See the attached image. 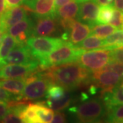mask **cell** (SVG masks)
<instances>
[{
  "label": "cell",
  "instance_id": "obj_1",
  "mask_svg": "<svg viewBox=\"0 0 123 123\" xmlns=\"http://www.w3.org/2000/svg\"><path fill=\"white\" fill-rule=\"evenodd\" d=\"M54 83L66 89H73L87 81L90 77V70L79 63L70 62L51 68L47 73Z\"/></svg>",
  "mask_w": 123,
  "mask_h": 123
},
{
  "label": "cell",
  "instance_id": "obj_2",
  "mask_svg": "<svg viewBox=\"0 0 123 123\" xmlns=\"http://www.w3.org/2000/svg\"><path fill=\"white\" fill-rule=\"evenodd\" d=\"M85 50L71 43H64L47 56L40 59L39 65L43 68L77 61Z\"/></svg>",
  "mask_w": 123,
  "mask_h": 123
},
{
  "label": "cell",
  "instance_id": "obj_3",
  "mask_svg": "<svg viewBox=\"0 0 123 123\" xmlns=\"http://www.w3.org/2000/svg\"><path fill=\"white\" fill-rule=\"evenodd\" d=\"M107 107L100 98H90L77 107L70 109L75 112L77 119L81 123H96L101 120L107 113Z\"/></svg>",
  "mask_w": 123,
  "mask_h": 123
},
{
  "label": "cell",
  "instance_id": "obj_4",
  "mask_svg": "<svg viewBox=\"0 0 123 123\" xmlns=\"http://www.w3.org/2000/svg\"><path fill=\"white\" fill-rule=\"evenodd\" d=\"M64 43V40L49 36H31L26 44L31 55L38 61L47 56Z\"/></svg>",
  "mask_w": 123,
  "mask_h": 123
},
{
  "label": "cell",
  "instance_id": "obj_5",
  "mask_svg": "<svg viewBox=\"0 0 123 123\" xmlns=\"http://www.w3.org/2000/svg\"><path fill=\"white\" fill-rule=\"evenodd\" d=\"M111 50L96 49L89 51L80 54L77 60L79 64L90 71L95 72L102 70L111 61Z\"/></svg>",
  "mask_w": 123,
  "mask_h": 123
},
{
  "label": "cell",
  "instance_id": "obj_6",
  "mask_svg": "<svg viewBox=\"0 0 123 123\" xmlns=\"http://www.w3.org/2000/svg\"><path fill=\"white\" fill-rule=\"evenodd\" d=\"M51 85V80L48 77H28L23 91L22 98L26 100L41 98L46 96L47 90Z\"/></svg>",
  "mask_w": 123,
  "mask_h": 123
},
{
  "label": "cell",
  "instance_id": "obj_7",
  "mask_svg": "<svg viewBox=\"0 0 123 123\" xmlns=\"http://www.w3.org/2000/svg\"><path fill=\"white\" fill-rule=\"evenodd\" d=\"M46 105L55 111H60L70 105L71 95L67 89L60 85H51L46 94Z\"/></svg>",
  "mask_w": 123,
  "mask_h": 123
},
{
  "label": "cell",
  "instance_id": "obj_8",
  "mask_svg": "<svg viewBox=\"0 0 123 123\" xmlns=\"http://www.w3.org/2000/svg\"><path fill=\"white\" fill-rule=\"evenodd\" d=\"M39 66L38 60L23 64H5L0 66V79L25 78L34 73Z\"/></svg>",
  "mask_w": 123,
  "mask_h": 123
},
{
  "label": "cell",
  "instance_id": "obj_9",
  "mask_svg": "<svg viewBox=\"0 0 123 123\" xmlns=\"http://www.w3.org/2000/svg\"><path fill=\"white\" fill-rule=\"evenodd\" d=\"M27 44H18L8 54L6 57L0 60V66L5 64H23L34 61Z\"/></svg>",
  "mask_w": 123,
  "mask_h": 123
},
{
  "label": "cell",
  "instance_id": "obj_10",
  "mask_svg": "<svg viewBox=\"0 0 123 123\" xmlns=\"http://www.w3.org/2000/svg\"><path fill=\"white\" fill-rule=\"evenodd\" d=\"M91 77L97 85L104 88L105 91L111 90L123 82V77L111 70H100L95 71Z\"/></svg>",
  "mask_w": 123,
  "mask_h": 123
},
{
  "label": "cell",
  "instance_id": "obj_11",
  "mask_svg": "<svg viewBox=\"0 0 123 123\" xmlns=\"http://www.w3.org/2000/svg\"><path fill=\"white\" fill-rule=\"evenodd\" d=\"M34 24V21L27 16L24 19L9 27L7 31L15 39L17 44H25L27 40L31 36Z\"/></svg>",
  "mask_w": 123,
  "mask_h": 123
},
{
  "label": "cell",
  "instance_id": "obj_12",
  "mask_svg": "<svg viewBox=\"0 0 123 123\" xmlns=\"http://www.w3.org/2000/svg\"><path fill=\"white\" fill-rule=\"evenodd\" d=\"M99 5L95 0H88L82 2L79 6L77 20L84 23L92 27L97 23V18L99 12Z\"/></svg>",
  "mask_w": 123,
  "mask_h": 123
},
{
  "label": "cell",
  "instance_id": "obj_13",
  "mask_svg": "<svg viewBox=\"0 0 123 123\" xmlns=\"http://www.w3.org/2000/svg\"><path fill=\"white\" fill-rule=\"evenodd\" d=\"M57 30L55 16L37 17L31 31V36H49Z\"/></svg>",
  "mask_w": 123,
  "mask_h": 123
},
{
  "label": "cell",
  "instance_id": "obj_14",
  "mask_svg": "<svg viewBox=\"0 0 123 123\" xmlns=\"http://www.w3.org/2000/svg\"><path fill=\"white\" fill-rule=\"evenodd\" d=\"M24 5L37 17L55 16V0H26Z\"/></svg>",
  "mask_w": 123,
  "mask_h": 123
},
{
  "label": "cell",
  "instance_id": "obj_15",
  "mask_svg": "<svg viewBox=\"0 0 123 123\" xmlns=\"http://www.w3.org/2000/svg\"><path fill=\"white\" fill-rule=\"evenodd\" d=\"M27 10L25 6H20L7 9L0 17V25L7 31L9 27L26 17Z\"/></svg>",
  "mask_w": 123,
  "mask_h": 123
},
{
  "label": "cell",
  "instance_id": "obj_16",
  "mask_svg": "<svg viewBox=\"0 0 123 123\" xmlns=\"http://www.w3.org/2000/svg\"><path fill=\"white\" fill-rule=\"evenodd\" d=\"M70 30L69 39L73 44H79L91 34V27L86 23L75 21V19L71 22L67 30Z\"/></svg>",
  "mask_w": 123,
  "mask_h": 123
},
{
  "label": "cell",
  "instance_id": "obj_17",
  "mask_svg": "<svg viewBox=\"0 0 123 123\" xmlns=\"http://www.w3.org/2000/svg\"><path fill=\"white\" fill-rule=\"evenodd\" d=\"M79 10V2L75 0H71L61 7L55 9V15H57L61 21H68L77 18Z\"/></svg>",
  "mask_w": 123,
  "mask_h": 123
},
{
  "label": "cell",
  "instance_id": "obj_18",
  "mask_svg": "<svg viewBox=\"0 0 123 123\" xmlns=\"http://www.w3.org/2000/svg\"><path fill=\"white\" fill-rule=\"evenodd\" d=\"M103 101L106 107L119 104H123V82L111 90L103 92Z\"/></svg>",
  "mask_w": 123,
  "mask_h": 123
},
{
  "label": "cell",
  "instance_id": "obj_19",
  "mask_svg": "<svg viewBox=\"0 0 123 123\" xmlns=\"http://www.w3.org/2000/svg\"><path fill=\"white\" fill-rule=\"evenodd\" d=\"M25 84L26 79L25 78L3 79V80H0V87L17 95L22 94Z\"/></svg>",
  "mask_w": 123,
  "mask_h": 123
},
{
  "label": "cell",
  "instance_id": "obj_20",
  "mask_svg": "<svg viewBox=\"0 0 123 123\" xmlns=\"http://www.w3.org/2000/svg\"><path fill=\"white\" fill-rule=\"evenodd\" d=\"M104 49L114 50L116 49L121 48L123 47V30L115 31L111 34L105 38Z\"/></svg>",
  "mask_w": 123,
  "mask_h": 123
},
{
  "label": "cell",
  "instance_id": "obj_21",
  "mask_svg": "<svg viewBox=\"0 0 123 123\" xmlns=\"http://www.w3.org/2000/svg\"><path fill=\"white\" fill-rule=\"evenodd\" d=\"M78 47L84 50H94L97 49H103L104 47L103 40L101 38L92 35L88 38H86L79 44H75Z\"/></svg>",
  "mask_w": 123,
  "mask_h": 123
},
{
  "label": "cell",
  "instance_id": "obj_22",
  "mask_svg": "<svg viewBox=\"0 0 123 123\" xmlns=\"http://www.w3.org/2000/svg\"><path fill=\"white\" fill-rule=\"evenodd\" d=\"M38 117L40 123H50L52 122L54 111L51 108H48L42 103H34Z\"/></svg>",
  "mask_w": 123,
  "mask_h": 123
},
{
  "label": "cell",
  "instance_id": "obj_23",
  "mask_svg": "<svg viewBox=\"0 0 123 123\" xmlns=\"http://www.w3.org/2000/svg\"><path fill=\"white\" fill-rule=\"evenodd\" d=\"M91 28V34L98 36L101 38H105L118 29L112 25H108L106 23L96 24Z\"/></svg>",
  "mask_w": 123,
  "mask_h": 123
},
{
  "label": "cell",
  "instance_id": "obj_24",
  "mask_svg": "<svg viewBox=\"0 0 123 123\" xmlns=\"http://www.w3.org/2000/svg\"><path fill=\"white\" fill-rule=\"evenodd\" d=\"M17 44V41L12 36L9 34H6L0 46V60L6 57Z\"/></svg>",
  "mask_w": 123,
  "mask_h": 123
},
{
  "label": "cell",
  "instance_id": "obj_25",
  "mask_svg": "<svg viewBox=\"0 0 123 123\" xmlns=\"http://www.w3.org/2000/svg\"><path fill=\"white\" fill-rule=\"evenodd\" d=\"M106 120L109 123H123V104H119L107 108Z\"/></svg>",
  "mask_w": 123,
  "mask_h": 123
},
{
  "label": "cell",
  "instance_id": "obj_26",
  "mask_svg": "<svg viewBox=\"0 0 123 123\" xmlns=\"http://www.w3.org/2000/svg\"><path fill=\"white\" fill-rule=\"evenodd\" d=\"M23 123H40L37 112L33 103H30L25 107L21 115Z\"/></svg>",
  "mask_w": 123,
  "mask_h": 123
},
{
  "label": "cell",
  "instance_id": "obj_27",
  "mask_svg": "<svg viewBox=\"0 0 123 123\" xmlns=\"http://www.w3.org/2000/svg\"><path fill=\"white\" fill-rule=\"evenodd\" d=\"M114 10V6H102L101 8H100L97 18V24H105L110 23L113 15Z\"/></svg>",
  "mask_w": 123,
  "mask_h": 123
},
{
  "label": "cell",
  "instance_id": "obj_28",
  "mask_svg": "<svg viewBox=\"0 0 123 123\" xmlns=\"http://www.w3.org/2000/svg\"><path fill=\"white\" fill-rule=\"evenodd\" d=\"M21 98H22V96L14 94L12 93L8 92L4 90V88L0 87V101L8 103V102L19 101Z\"/></svg>",
  "mask_w": 123,
  "mask_h": 123
},
{
  "label": "cell",
  "instance_id": "obj_29",
  "mask_svg": "<svg viewBox=\"0 0 123 123\" xmlns=\"http://www.w3.org/2000/svg\"><path fill=\"white\" fill-rule=\"evenodd\" d=\"M1 122L6 123H23L22 119L21 118V116L17 113L15 111H14L11 107H9L8 113L1 120Z\"/></svg>",
  "mask_w": 123,
  "mask_h": 123
},
{
  "label": "cell",
  "instance_id": "obj_30",
  "mask_svg": "<svg viewBox=\"0 0 123 123\" xmlns=\"http://www.w3.org/2000/svg\"><path fill=\"white\" fill-rule=\"evenodd\" d=\"M123 21V12L118 9L114 10V12L112 17L110 20V23L111 25H114L117 28H120L122 26V23Z\"/></svg>",
  "mask_w": 123,
  "mask_h": 123
},
{
  "label": "cell",
  "instance_id": "obj_31",
  "mask_svg": "<svg viewBox=\"0 0 123 123\" xmlns=\"http://www.w3.org/2000/svg\"><path fill=\"white\" fill-rule=\"evenodd\" d=\"M102 70H108L114 71L123 77V64L118 62L110 61Z\"/></svg>",
  "mask_w": 123,
  "mask_h": 123
},
{
  "label": "cell",
  "instance_id": "obj_32",
  "mask_svg": "<svg viewBox=\"0 0 123 123\" xmlns=\"http://www.w3.org/2000/svg\"><path fill=\"white\" fill-rule=\"evenodd\" d=\"M111 61L118 62L123 64V48H119L110 51Z\"/></svg>",
  "mask_w": 123,
  "mask_h": 123
},
{
  "label": "cell",
  "instance_id": "obj_33",
  "mask_svg": "<svg viewBox=\"0 0 123 123\" xmlns=\"http://www.w3.org/2000/svg\"><path fill=\"white\" fill-rule=\"evenodd\" d=\"M9 107L6 103L0 101V120L1 121L8 113Z\"/></svg>",
  "mask_w": 123,
  "mask_h": 123
},
{
  "label": "cell",
  "instance_id": "obj_34",
  "mask_svg": "<svg viewBox=\"0 0 123 123\" xmlns=\"http://www.w3.org/2000/svg\"><path fill=\"white\" fill-rule=\"evenodd\" d=\"M26 0H6L7 9L24 4Z\"/></svg>",
  "mask_w": 123,
  "mask_h": 123
},
{
  "label": "cell",
  "instance_id": "obj_35",
  "mask_svg": "<svg viewBox=\"0 0 123 123\" xmlns=\"http://www.w3.org/2000/svg\"><path fill=\"white\" fill-rule=\"evenodd\" d=\"M66 122V117L64 114L60 113V112H57L55 113L54 114L53 116V118L52 120V122L53 123H65Z\"/></svg>",
  "mask_w": 123,
  "mask_h": 123
},
{
  "label": "cell",
  "instance_id": "obj_36",
  "mask_svg": "<svg viewBox=\"0 0 123 123\" xmlns=\"http://www.w3.org/2000/svg\"><path fill=\"white\" fill-rule=\"evenodd\" d=\"M98 3V4L101 6H114L115 0H95Z\"/></svg>",
  "mask_w": 123,
  "mask_h": 123
},
{
  "label": "cell",
  "instance_id": "obj_37",
  "mask_svg": "<svg viewBox=\"0 0 123 123\" xmlns=\"http://www.w3.org/2000/svg\"><path fill=\"white\" fill-rule=\"evenodd\" d=\"M6 0H0V17L6 11Z\"/></svg>",
  "mask_w": 123,
  "mask_h": 123
},
{
  "label": "cell",
  "instance_id": "obj_38",
  "mask_svg": "<svg viewBox=\"0 0 123 123\" xmlns=\"http://www.w3.org/2000/svg\"><path fill=\"white\" fill-rule=\"evenodd\" d=\"M71 0H55V9L58 8L60 7H61L64 4H66L67 3H68Z\"/></svg>",
  "mask_w": 123,
  "mask_h": 123
},
{
  "label": "cell",
  "instance_id": "obj_39",
  "mask_svg": "<svg viewBox=\"0 0 123 123\" xmlns=\"http://www.w3.org/2000/svg\"><path fill=\"white\" fill-rule=\"evenodd\" d=\"M114 6L116 8L123 12V0H115Z\"/></svg>",
  "mask_w": 123,
  "mask_h": 123
},
{
  "label": "cell",
  "instance_id": "obj_40",
  "mask_svg": "<svg viewBox=\"0 0 123 123\" xmlns=\"http://www.w3.org/2000/svg\"><path fill=\"white\" fill-rule=\"evenodd\" d=\"M6 31L0 25V46H1V44L2 40H3V38H4V35L6 34H5Z\"/></svg>",
  "mask_w": 123,
  "mask_h": 123
},
{
  "label": "cell",
  "instance_id": "obj_41",
  "mask_svg": "<svg viewBox=\"0 0 123 123\" xmlns=\"http://www.w3.org/2000/svg\"><path fill=\"white\" fill-rule=\"evenodd\" d=\"M77 1H78L79 3H82V2H84V1H88V0H75Z\"/></svg>",
  "mask_w": 123,
  "mask_h": 123
},
{
  "label": "cell",
  "instance_id": "obj_42",
  "mask_svg": "<svg viewBox=\"0 0 123 123\" xmlns=\"http://www.w3.org/2000/svg\"><path fill=\"white\" fill-rule=\"evenodd\" d=\"M121 27L123 29V23H122V26H121Z\"/></svg>",
  "mask_w": 123,
  "mask_h": 123
}]
</instances>
